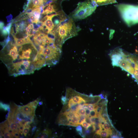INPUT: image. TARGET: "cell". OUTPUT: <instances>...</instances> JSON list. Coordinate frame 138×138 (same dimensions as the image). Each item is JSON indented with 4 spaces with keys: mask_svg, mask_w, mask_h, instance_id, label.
<instances>
[{
    "mask_svg": "<svg viewBox=\"0 0 138 138\" xmlns=\"http://www.w3.org/2000/svg\"><path fill=\"white\" fill-rule=\"evenodd\" d=\"M81 30L76 26L74 20L68 17L65 20L61 22L52 31L55 36V44L61 48L65 42L68 39L77 36Z\"/></svg>",
    "mask_w": 138,
    "mask_h": 138,
    "instance_id": "obj_1",
    "label": "cell"
},
{
    "mask_svg": "<svg viewBox=\"0 0 138 138\" xmlns=\"http://www.w3.org/2000/svg\"><path fill=\"white\" fill-rule=\"evenodd\" d=\"M123 20L129 27L138 23V5L120 4L115 5Z\"/></svg>",
    "mask_w": 138,
    "mask_h": 138,
    "instance_id": "obj_2",
    "label": "cell"
},
{
    "mask_svg": "<svg viewBox=\"0 0 138 138\" xmlns=\"http://www.w3.org/2000/svg\"><path fill=\"white\" fill-rule=\"evenodd\" d=\"M97 5L92 0H87L79 2L76 8L70 15L74 20L77 21L86 18L95 10Z\"/></svg>",
    "mask_w": 138,
    "mask_h": 138,
    "instance_id": "obj_3",
    "label": "cell"
},
{
    "mask_svg": "<svg viewBox=\"0 0 138 138\" xmlns=\"http://www.w3.org/2000/svg\"><path fill=\"white\" fill-rule=\"evenodd\" d=\"M10 69L13 71L12 75H17L30 74L33 72L32 62L29 60H22L11 64Z\"/></svg>",
    "mask_w": 138,
    "mask_h": 138,
    "instance_id": "obj_4",
    "label": "cell"
},
{
    "mask_svg": "<svg viewBox=\"0 0 138 138\" xmlns=\"http://www.w3.org/2000/svg\"><path fill=\"white\" fill-rule=\"evenodd\" d=\"M18 51L19 58L20 59H26V60H32V62L34 60L38 54H34V52H38V51H34V50L31 48H28L23 49L22 46H20Z\"/></svg>",
    "mask_w": 138,
    "mask_h": 138,
    "instance_id": "obj_5",
    "label": "cell"
},
{
    "mask_svg": "<svg viewBox=\"0 0 138 138\" xmlns=\"http://www.w3.org/2000/svg\"><path fill=\"white\" fill-rule=\"evenodd\" d=\"M25 9L30 8L32 10L43 6L48 2V0H27Z\"/></svg>",
    "mask_w": 138,
    "mask_h": 138,
    "instance_id": "obj_6",
    "label": "cell"
},
{
    "mask_svg": "<svg viewBox=\"0 0 138 138\" xmlns=\"http://www.w3.org/2000/svg\"><path fill=\"white\" fill-rule=\"evenodd\" d=\"M49 15V17L48 19L41 25L48 34L51 32L54 28L55 26L52 19L53 17L56 15V13L55 14H52Z\"/></svg>",
    "mask_w": 138,
    "mask_h": 138,
    "instance_id": "obj_7",
    "label": "cell"
},
{
    "mask_svg": "<svg viewBox=\"0 0 138 138\" xmlns=\"http://www.w3.org/2000/svg\"><path fill=\"white\" fill-rule=\"evenodd\" d=\"M13 36L14 38L15 44L16 46L20 47L27 44H33L29 36L24 38H18L14 35Z\"/></svg>",
    "mask_w": 138,
    "mask_h": 138,
    "instance_id": "obj_8",
    "label": "cell"
},
{
    "mask_svg": "<svg viewBox=\"0 0 138 138\" xmlns=\"http://www.w3.org/2000/svg\"><path fill=\"white\" fill-rule=\"evenodd\" d=\"M56 121L59 125L69 126L70 122L68 120L67 115L65 113H60Z\"/></svg>",
    "mask_w": 138,
    "mask_h": 138,
    "instance_id": "obj_9",
    "label": "cell"
},
{
    "mask_svg": "<svg viewBox=\"0 0 138 138\" xmlns=\"http://www.w3.org/2000/svg\"><path fill=\"white\" fill-rule=\"evenodd\" d=\"M7 59H9L11 61H14L17 59L19 54L18 49L16 46H14L9 51L7 55Z\"/></svg>",
    "mask_w": 138,
    "mask_h": 138,
    "instance_id": "obj_10",
    "label": "cell"
},
{
    "mask_svg": "<svg viewBox=\"0 0 138 138\" xmlns=\"http://www.w3.org/2000/svg\"><path fill=\"white\" fill-rule=\"evenodd\" d=\"M21 111L27 117L29 115L34 116L35 110H33L30 106L27 105L21 106Z\"/></svg>",
    "mask_w": 138,
    "mask_h": 138,
    "instance_id": "obj_11",
    "label": "cell"
},
{
    "mask_svg": "<svg viewBox=\"0 0 138 138\" xmlns=\"http://www.w3.org/2000/svg\"><path fill=\"white\" fill-rule=\"evenodd\" d=\"M80 94L72 88H68L66 89L65 96L67 98L70 99L76 96H80Z\"/></svg>",
    "mask_w": 138,
    "mask_h": 138,
    "instance_id": "obj_12",
    "label": "cell"
},
{
    "mask_svg": "<svg viewBox=\"0 0 138 138\" xmlns=\"http://www.w3.org/2000/svg\"><path fill=\"white\" fill-rule=\"evenodd\" d=\"M95 2L97 6L117 3L116 0H92Z\"/></svg>",
    "mask_w": 138,
    "mask_h": 138,
    "instance_id": "obj_13",
    "label": "cell"
},
{
    "mask_svg": "<svg viewBox=\"0 0 138 138\" xmlns=\"http://www.w3.org/2000/svg\"><path fill=\"white\" fill-rule=\"evenodd\" d=\"M51 131L48 129H44L41 133L39 134L38 138H47L50 137L51 135Z\"/></svg>",
    "mask_w": 138,
    "mask_h": 138,
    "instance_id": "obj_14",
    "label": "cell"
},
{
    "mask_svg": "<svg viewBox=\"0 0 138 138\" xmlns=\"http://www.w3.org/2000/svg\"><path fill=\"white\" fill-rule=\"evenodd\" d=\"M34 28V26L32 24H29L26 29V30L27 35L28 36L31 37L32 35V34L31 31L32 29Z\"/></svg>",
    "mask_w": 138,
    "mask_h": 138,
    "instance_id": "obj_15",
    "label": "cell"
},
{
    "mask_svg": "<svg viewBox=\"0 0 138 138\" xmlns=\"http://www.w3.org/2000/svg\"><path fill=\"white\" fill-rule=\"evenodd\" d=\"M0 108L3 109L5 111H9L10 110V106L9 105L4 103L2 102H0Z\"/></svg>",
    "mask_w": 138,
    "mask_h": 138,
    "instance_id": "obj_16",
    "label": "cell"
},
{
    "mask_svg": "<svg viewBox=\"0 0 138 138\" xmlns=\"http://www.w3.org/2000/svg\"><path fill=\"white\" fill-rule=\"evenodd\" d=\"M40 99L38 98L36 100L29 103L28 104L31 107H34L36 108L38 105Z\"/></svg>",
    "mask_w": 138,
    "mask_h": 138,
    "instance_id": "obj_17",
    "label": "cell"
},
{
    "mask_svg": "<svg viewBox=\"0 0 138 138\" xmlns=\"http://www.w3.org/2000/svg\"><path fill=\"white\" fill-rule=\"evenodd\" d=\"M72 98L75 103L79 104L80 103L83 99L80 96H74Z\"/></svg>",
    "mask_w": 138,
    "mask_h": 138,
    "instance_id": "obj_18",
    "label": "cell"
},
{
    "mask_svg": "<svg viewBox=\"0 0 138 138\" xmlns=\"http://www.w3.org/2000/svg\"><path fill=\"white\" fill-rule=\"evenodd\" d=\"M31 13L29 14V16L31 21L32 23L37 24L39 21Z\"/></svg>",
    "mask_w": 138,
    "mask_h": 138,
    "instance_id": "obj_19",
    "label": "cell"
},
{
    "mask_svg": "<svg viewBox=\"0 0 138 138\" xmlns=\"http://www.w3.org/2000/svg\"><path fill=\"white\" fill-rule=\"evenodd\" d=\"M76 112L79 115L85 116L86 115L85 110L83 108L78 109Z\"/></svg>",
    "mask_w": 138,
    "mask_h": 138,
    "instance_id": "obj_20",
    "label": "cell"
},
{
    "mask_svg": "<svg viewBox=\"0 0 138 138\" xmlns=\"http://www.w3.org/2000/svg\"><path fill=\"white\" fill-rule=\"evenodd\" d=\"M61 100V102L63 105L68 104L69 99H67L66 96H62Z\"/></svg>",
    "mask_w": 138,
    "mask_h": 138,
    "instance_id": "obj_21",
    "label": "cell"
},
{
    "mask_svg": "<svg viewBox=\"0 0 138 138\" xmlns=\"http://www.w3.org/2000/svg\"><path fill=\"white\" fill-rule=\"evenodd\" d=\"M86 115L85 116L80 115L78 122V124L81 125L85 121Z\"/></svg>",
    "mask_w": 138,
    "mask_h": 138,
    "instance_id": "obj_22",
    "label": "cell"
},
{
    "mask_svg": "<svg viewBox=\"0 0 138 138\" xmlns=\"http://www.w3.org/2000/svg\"><path fill=\"white\" fill-rule=\"evenodd\" d=\"M100 135L101 137H107L109 135L107 131L106 130L101 131Z\"/></svg>",
    "mask_w": 138,
    "mask_h": 138,
    "instance_id": "obj_23",
    "label": "cell"
},
{
    "mask_svg": "<svg viewBox=\"0 0 138 138\" xmlns=\"http://www.w3.org/2000/svg\"><path fill=\"white\" fill-rule=\"evenodd\" d=\"M18 127V124L16 123L13 122L10 124V128L12 130L17 129Z\"/></svg>",
    "mask_w": 138,
    "mask_h": 138,
    "instance_id": "obj_24",
    "label": "cell"
},
{
    "mask_svg": "<svg viewBox=\"0 0 138 138\" xmlns=\"http://www.w3.org/2000/svg\"><path fill=\"white\" fill-rule=\"evenodd\" d=\"M80 96L86 101H88L89 99V97L86 95L81 94L80 93Z\"/></svg>",
    "mask_w": 138,
    "mask_h": 138,
    "instance_id": "obj_25",
    "label": "cell"
},
{
    "mask_svg": "<svg viewBox=\"0 0 138 138\" xmlns=\"http://www.w3.org/2000/svg\"><path fill=\"white\" fill-rule=\"evenodd\" d=\"M5 138H13V137L8 131V130L5 131L4 134Z\"/></svg>",
    "mask_w": 138,
    "mask_h": 138,
    "instance_id": "obj_26",
    "label": "cell"
},
{
    "mask_svg": "<svg viewBox=\"0 0 138 138\" xmlns=\"http://www.w3.org/2000/svg\"><path fill=\"white\" fill-rule=\"evenodd\" d=\"M81 125L87 129L91 124L85 121Z\"/></svg>",
    "mask_w": 138,
    "mask_h": 138,
    "instance_id": "obj_27",
    "label": "cell"
},
{
    "mask_svg": "<svg viewBox=\"0 0 138 138\" xmlns=\"http://www.w3.org/2000/svg\"><path fill=\"white\" fill-rule=\"evenodd\" d=\"M103 127L106 130H108L110 129L109 124L107 122L105 123L103 125Z\"/></svg>",
    "mask_w": 138,
    "mask_h": 138,
    "instance_id": "obj_28",
    "label": "cell"
},
{
    "mask_svg": "<svg viewBox=\"0 0 138 138\" xmlns=\"http://www.w3.org/2000/svg\"><path fill=\"white\" fill-rule=\"evenodd\" d=\"M96 110H91L90 113V115L91 117H96Z\"/></svg>",
    "mask_w": 138,
    "mask_h": 138,
    "instance_id": "obj_29",
    "label": "cell"
},
{
    "mask_svg": "<svg viewBox=\"0 0 138 138\" xmlns=\"http://www.w3.org/2000/svg\"><path fill=\"white\" fill-rule=\"evenodd\" d=\"M87 107V108L90 110H94V105L91 104H88Z\"/></svg>",
    "mask_w": 138,
    "mask_h": 138,
    "instance_id": "obj_30",
    "label": "cell"
},
{
    "mask_svg": "<svg viewBox=\"0 0 138 138\" xmlns=\"http://www.w3.org/2000/svg\"><path fill=\"white\" fill-rule=\"evenodd\" d=\"M76 104V103L74 102L72 98H71L69 100L68 103V105L70 108L72 106Z\"/></svg>",
    "mask_w": 138,
    "mask_h": 138,
    "instance_id": "obj_31",
    "label": "cell"
},
{
    "mask_svg": "<svg viewBox=\"0 0 138 138\" xmlns=\"http://www.w3.org/2000/svg\"><path fill=\"white\" fill-rule=\"evenodd\" d=\"M29 128H24L23 131V133L25 136H26V135L29 132Z\"/></svg>",
    "mask_w": 138,
    "mask_h": 138,
    "instance_id": "obj_32",
    "label": "cell"
},
{
    "mask_svg": "<svg viewBox=\"0 0 138 138\" xmlns=\"http://www.w3.org/2000/svg\"><path fill=\"white\" fill-rule=\"evenodd\" d=\"M32 122L29 121H27L24 125L23 126L24 128H30L31 126L30 125V124Z\"/></svg>",
    "mask_w": 138,
    "mask_h": 138,
    "instance_id": "obj_33",
    "label": "cell"
},
{
    "mask_svg": "<svg viewBox=\"0 0 138 138\" xmlns=\"http://www.w3.org/2000/svg\"><path fill=\"white\" fill-rule=\"evenodd\" d=\"M85 121L91 124H92L90 120V118L88 116H87L86 115Z\"/></svg>",
    "mask_w": 138,
    "mask_h": 138,
    "instance_id": "obj_34",
    "label": "cell"
},
{
    "mask_svg": "<svg viewBox=\"0 0 138 138\" xmlns=\"http://www.w3.org/2000/svg\"><path fill=\"white\" fill-rule=\"evenodd\" d=\"M76 130L78 132L82 131V128L80 125H78L76 126Z\"/></svg>",
    "mask_w": 138,
    "mask_h": 138,
    "instance_id": "obj_35",
    "label": "cell"
},
{
    "mask_svg": "<svg viewBox=\"0 0 138 138\" xmlns=\"http://www.w3.org/2000/svg\"><path fill=\"white\" fill-rule=\"evenodd\" d=\"M100 123L99 118L97 117H95V124H99Z\"/></svg>",
    "mask_w": 138,
    "mask_h": 138,
    "instance_id": "obj_36",
    "label": "cell"
},
{
    "mask_svg": "<svg viewBox=\"0 0 138 138\" xmlns=\"http://www.w3.org/2000/svg\"><path fill=\"white\" fill-rule=\"evenodd\" d=\"M102 110V108L98 107L96 110V112L100 114Z\"/></svg>",
    "mask_w": 138,
    "mask_h": 138,
    "instance_id": "obj_37",
    "label": "cell"
},
{
    "mask_svg": "<svg viewBox=\"0 0 138 138\" xmlns=\"http://www.w3.org/2000/svg\"><path fill=\"white\" fill-rule=\"evenodd\" d=\"M91 132L88 129H86L85 131L84 134L86 135H89L90 133Z\"/></svg>",
    "mask_w": 138,
    "mask_h": 138,
    "instance_id": "obj_38",
    "label": "cell"
},
{
    "mask_svg": "<svg viewBox=\"0 0 138 138\" xmlns=\"http://www.w3.org/2000/svg\"><path fill=\"white\" fill-rule=\"evenodd\" d=\"M2 33L3 35H7L8 33L7 31L5 29H3L2 31Z\"/></svg>",
    "mask_w": 138,
    "mask_h": 138,
    "instance_id": "obj_39",
    "label": "cell"
},
{
    "mask_svg": "<svg viewBox=\"0 0 138 138\" xmlns=\"http://www.w3.org/2000/svg\"><path fill=\"white\" fill-rule=\"evenodd\" d=\"M90 119L92 124H95V117H91L90 118Z\"/></svg>",
    "mask_w": 138,
    "mask_h": 138,
    "instance_id": "obj_40",
    "label": "cell"
},
{
    "mask_svg": "<svg viewBox=\"0 0 138 138\" xmlns=\"http://www.w3.org/2000/svg\"><path fill=\"white\" fill-rule=\"evenodd\" d=\"M77 132L83 138H85V135L83 134L82 131L78 132Z\"/></svg>",
    "mask_w": 138,
    "mask_h": 138,
    "instance_id": "obj_41",
    "label": "cell"
},
{
    "mask_svg": "<svg viewBox=\"0 0 138 138\" xmlns=\"http://www.w3.org/2000/svg\"><path fill=\"white\" fill-rule=\"evenodd\" d=\"M19 132L15 133L14 134V137L16 138H18L19 137V135L20 134Z\"/></svg>",
    "mask_w": 138,
    "mask_h": 138,
    "instance_id": "obj_42",
    "label": "cell"
},
{
    "mask_svg": "<svg viewBox=\"0 0 138 138\" xmlns=\"http://www.w3.org/2000/svg\"><path fill=\"white\" fill-rule=\"evenodd\" d=\"M101 136L99 134L95 133V134L94 135V137H96V138H101Z\"/></svg>",
    "mask_w": 138,
    "mask_h": 138,
    "instance_id": "obj_43",
    "label": "cell"
},
{
    "mask_svg": "<svg viewBox=\"0 0 138 138\" xmlns=\"http://www.w3.org/2000/svg\"><path fill=\"white\" fill-rule=\"evenodd\" d=\"M86 115L87 116H88L90 114V110L88 109H85Z\"/></svg>",
    "mask_w": 138,
    "mask_h": 138,
    "instance_id": "obj_44",
    "label": "cell"
},
{
    "mask_svg": "<svg viewBox=\"0 0 138 138\" xmlns=\"http://www.w3.org/2000/svg\"><path fill=\"white\" fill-rule=\"evenodd\" d=\"M18 127L19 128V130L23 131L24 127L23 126L20 125L19 126H18Z\"/></svg>",
    "mask_w": 138,
    "mask_h": 138,
    "instance_id": "obj_45",
    "label": "cell"
},
{
    "mask_svg": "<svg viewBox=\"0 0 138 138\" xmlns=\"http://www.w3.org/2000/svg\"><path fill=\"white\" fill-rule=\"evenodd\" d=\"M4 25V24L3 22H0V29L2 30L3 28Z\"/></svg>",
    "mask_w": 138,
    "mask_h": 138,
    "instance_id": "obj_46",
    "label": "cell"
},
{
    "mask_svg": "<svg viewBox=\"0 0 138 138\" xmlns=\"http://www.w3.org/2000/svg\"><path fill=\"white\" fill-rule=\"evenodd\" d=\"M36 126H34L33 127L32 130V132H34L36 129Z\"/></svg>",
    "mask_w": 138,
    "mask_h": 138,
    "instance_id": "obj_47",
    "label": "cell"
},
{
    "mask_svg": "<svg viewBox=\"0 0 138 138\" xmlns=\"http://www.w3.org/2000/svg\"><path fill=\"white\" fill-rule=\"evenodd\" d=\"M43 104V102H42V101H41L39 103V105H41L42 104Z\"/></svg>",
    "mask_w": 138,
    "mask_h": 138,
    "instance_id": "obj_48",
    "label": "cell"
}]
</instances>
